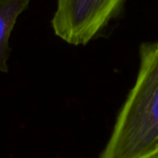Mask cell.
Returning a JSON list of instances; mask_svg holds the SVG:
<instances>
[{"mask_svg": "<svg viewBox=\"0 0 158 158\" xmlns=\"http://www.w3.org/2000/svg\"><path fill=\"white\" fill-rule=\"evenodd\" d=\"M139 54L135 82L99 158H155L158 155V41L142 44Z\"/></svg>", "mask_w": 158, "mask_h": 158, "instance_id": "6da1fadb", "label": "cell"}, {"mask_svg": "<svg viewBox=\"0 0 158 158\" xmlns=\"http://www.w3.org/2000/svg\"><path fill=\"white\" fill-rule=\"evenodd\" d=\"M126 0H56L54 34L72 46H86L119 15Z\"/></svg>", "mask_w": 158, "mask_h": 158, "instance_id": "7a4b0ae2", "label": "cell"}, {"mask_svg": "<svg viewBox=\"0 0 158 158\" xmlns=\"http://www.w3.org/2000/svg\"><path fill=\"white\" fill-rule=\"evenodd\" d=\"M31 0H0V73L9 72V40L19 16L28 8Z\"/></svg>", "mask_w": 158, "mask_h": 158, "instance_id": "3957f363", "label": "cell"}, {"mask_svg": "<svg viewBox=\"0 0 158 158\" xmlns=\"http://www.w3.org/2000/svg\"><path fill=\"white\" fill-rule=\"evenodd\" d=\"M155 158H158V155H157V156H156V157H155Z\"/></svg>", "mask_w": 158, "mask_h": 158, "instance_id": "277c9868", "label": "cell"}]
</instances>
